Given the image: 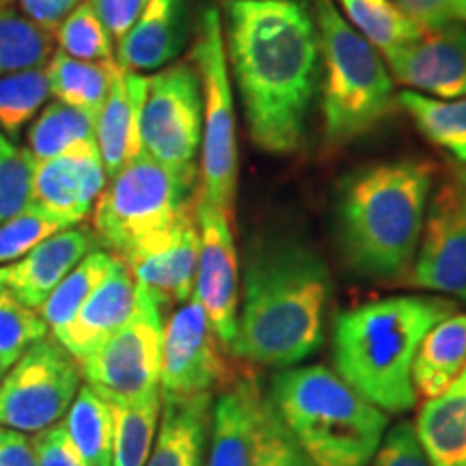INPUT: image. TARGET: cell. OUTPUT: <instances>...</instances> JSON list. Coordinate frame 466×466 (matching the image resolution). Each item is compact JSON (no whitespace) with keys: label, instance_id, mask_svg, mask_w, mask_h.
Here are the masks:
<instances>
[{"label":"cell","instance_id":"obj_18","mask_svg":"<svg viewBox=\"0 0 466 466\" xmlns=\"http://www.w3.org/2000/svg\"><path fill=\"white\" fill-rule=\"evenodd\" d=\"M96 247V236L83 227H69L39 242L25 258L0 266V288L22 305L39 311L58 283Z\"/></svg>","mask_w":466,"mask_h":466},{"label":"cell","instance_id":"obj_38","mask_svg":"<svg viewBox=\"0 0 466 466\" xmlns=\"http://www.w3.org/2000/svg\"><path fill=\"white\" fill-rule=\"evenodd\" d=\"M35 160L0 132V223L28 208L33 192Z\"/></svg>","mask_w":466,"mask_h":466},{"label":"cell","instance_id":"obj_21","mask_svg":"<svg viewBox=\"0 0 466 466\" xmlns=\"http://www.w3.org/2000/svg\"><path fill=\"white\" fill-rule=\"evenodd\" d=\"M186 44L184 0H149L130 31L116 42V66L127 72L167 67Z\"/></svg>","mask_w":466,"mask_h":466},{"label":"cell","instance_id":"obj_23","mask_svg":"<svg viewBox=\"0 0 466 466\" xmlns=\"http://www.w3.org/2000/svg\"><path fill=\"white\" fill-rule=\"evenodd\" d=\"M261 393L242 378L214 401L206 466H253V434Z\"/></svg>","mask_w":466,"mask_h":466},{"label":"cell","instance_id":"obj_45","mask_svg":"<svg viewBox=\"0 0 466 466\" xmlns=\"http://www.w3.org/2000/svg\"><path fill=\"white\" fill-rule=\"evenodd\" d=\"M0 466H39L33 442L25 432L0 425Z\"/></svg>","mask_w":466,"mask_h":466},{"label":"cell","instance_id":"obj_34","mask_svg":"<svg viewBox=\"0 0 466 466\" xmlns=\"http://www.w3.org/2000/svg\"><path fill=\"white\" fill-rule=\"evenodd\" d=\"M50 96L48 69L33 67L0 76V132L11 141L35 119Z\"/></svg>","mask_w":466,"mask_h":466},{"label":"cell","instance_id":"obj_4","mask_svg":"<svg viewBox=\"0 0 466 466\" xmlns=\"http://www.w3.org/2000/svg\"><path fill=\"white\" fill-rule=\"evenodd\" d=\"M456 311V302L441 296H393L350 309L335 324L337 374L382 412L410 410L419 346Z\"/></svg>","mask_w":466,"mask_h":466},{"label":"cell","instance_id":"obj_46","mask_svg":"<svg viewBox=\"0 0 466 466\" xmlns=\"http://www.w3.org/2000/svg\"><path fill=\"white\" fill-rule=\"evenodd\" d=\"M453 188H456L460 201H462V206L466 209V165L460 167L456 175H453Z\"/></svg>","mask_w":466,"mask_h":466},{"label":"cell","instance_id":"obj_19","mask_svg":"<svg viewBox=\"0 0 466 466\" xmlns=\"http://www.w3.org/2000/svg\"><path fill=\"white\" fill-rule=\"evenodd\" d=\"M137 296V281L124 261L115 258L102 283L93 289L72 322L55 333V339L80 363L130 319Z\"/></svg>","mask_w":466,"mask_h":466},{"label":"cell","instance_id":"obj_35","mask_svg":"<svg viewBox=\"0 0 466 466\" xmlns=\"http://www.w3.org/2000/svg\"><path fill=\"white\" fill-rule=\"evenodd\" d=\"M63 55L78 61H113V37L102 25L89 0L78 3L55 31Z\"/></svg>","mask_w":466,"mask_h":466},{"label":"cell","instance_id":"obj_11","mask_svg":"<svg viewBox=\"0 0 466 466\" xmlns=\"http://www.w3.org/2000/svg\"><path fill=\"white\" fill-rule=\"evenodd\" d=\"M203 134V96L197 67L188 63L147 78L141 113L143 154L173 171L197 175Z\"/></svg>","mask_w":466,"mask_h":466},{"label":"cell","instance_id":"obj_42","mask_svg":"<svg viewBox=\"0 0 466 466\" xmlns=\"http://www.w3.org/2000/svg\"><path fill=\"white\" fill-rule=\"evenodd\" d=\"M398 7L423 28L466 25V0H398Z\"/></svg>","mask_w":466,"mask_h":466},{"label":"cell","instance_id":"obj_36","mask_svg":"<svg viewBox=\"0 0 466 466\" xmlns=\"http://www.w3.org/2000/svg\"><path fill=\"white\" fill-rule=\"evenodd\" d=\"M50 329L39 311L22 305L0 288V374L9 370L28 348L48 337Z\"/></svg>","mask_w":466,"mask_h":466},{"label":"cell","instance_id":"obj_37","mask_svg":"<svg viewBox=\"0 0 466 466\" xmlns=\"http://www.w3.org/2000/svg\"><path fill=\"white\" fill-rule=\"evenodd\" d=\"M253 466H316L288 432L270 400L264 398L255 421Z\"/></svg>","mask_w":466,"mask_h":466},{"label":"cell","instance_id":"obj_47","mask_svg":"<svg viewBox=\"0 0 466 466\" xmlns=\"http://www.w3.org/2000/svg\"><path fill=\"white\" fill-rule=\"evenodd\" d=\"M11 0H0V7H7Z\"/></svg>","mask_w":466,"mask_h":466},{"label":"cell","instance_id":"obj_1","mask_svg":"<svg viewBox=\"0 0 466 466\" xmlns=\"http://www.w3.org/2000/svg\"><path fill=\"white\" fill-rule=\"evenodd\" d=\"M229 61L250 138L291 154L305 138L319 76V35L300 0H231Z\"/></svg>","mask_w":466,"mask_h":466},{"label":"cell","instance_id":"obj_15","mask_svg":"<svg viewBox=\"0 0 466 466\" xmlns=\"http://www.w3.org/2000/svg\"><path fill=\"white\" fill-rule=\"evenodd\" d=\"M195 201L175 218L171 227L137 244L124 258H119L127 266L134 281L151 291L162 305L186 302L195 291L197 264H199V227H197Z\"/></svg>","mask_w":466,"mask_h":466},{"label":"cell","instance_id":"obj_25","mask_svg":"<svg viewBox=\"0 0 466 466\" xmlns=\"http://www.w3.org/2000/svg\"><path fill=\"white\" fill-rule=\"evenodd\" d=\"M466 363V313L441 319L419 346L412 365V387L417 398L432 400L450 387Z\"/></svg>","mask_w":466,"mask_h":466},{"label":"cell","instance_id":"obj_14","mask_svg":"<svg viewBox=\"0 0 466 466\" xmlns=\"http://www.w3.org/2000/svg\"><path fill=\"white\" fill-rule=\"evenodd\" d=\"M408 283L466 302V209L453 184L432 199Z\"/></svg>","mask_w":466,"mask_h":466},{"label":"cell","instance_id":"obj_31","mask_svg":"<svg viewBox=\"0 0 466 466\" xmlns=\"http://www.w3.org/2000/svg\"><path fill=\"white\" fill-rule=\"evenodd\" d=\"M113 406V466H145L156 441L162 393L132 404Z\"/></svg>","mask_w":466,"mask_h":466},{"label":"cell","instance_id":"obj_5","mask_svg":"<svg viewBox=\"0 0 466 466\" xmlns=\"http://www.w3.org/2000/svg\"><path fill=\"white\" fill-rule=\"evenodd\" d=\"M268 400L316 466H370L387 430L380 408L322 365L288 367Z\"/></svg>","mask_w":466,"mask_h":466},{"label":"cell","instance_id":"obj_9","mask_svg":"<svg viewBox=\"0 0 466 466\" xmlns=\"http://www.w3.org/2000/svg\"><path fill=\"white\" fill-rule=\"evenodd\" d=\"M162 307L151 291L138 285L130 319L78 363L86 384L110 404H132L160 395Z\"/></svg>","mask_w":466,"mask_h":466},{"label":"cell","instance_id":"obj_10","mask_svg":"<svg viewBox=\"0 0 466 466\" xmlns=\"http://www.w3.org/2000/svg\"><path fill=\"white\" fill-rule=\"evenodd\" d=\"M80 365L56 339L37 341L0 380V425L42 432L61 421L80 389Z\"/></svg>","mask_w":466,"mask_h":466},{"label":"cell","instance_id":"obj_30","mask_svg":"<svg viewBox=\"0 0 466 466\" xmlns=\"http://www.w3.org/2000/svg\"><path fill=\"white\" fill-rule=\"evenodd\" d=\"M91 138H96V116L55 100L28 130V154L35 162L48 160Z\"/></svg>","mask_w":466,"mask_h":466},{"label":"cell","instance_id":"obj_7","mask_svg":"<svg viewBox=\"0 0 466 466\" xmlns=\"http://www.w3.org/2000/svg\"><path fill=\"white\" fill-rule=\"evenodd\" d=\"M197 175L173 171L147 154L110 177L93 208V236L115 258L165 231L195 201Z\"/></svg>","mask_w":466,"mask_h":466},{"label":"cell","instance_id":"obj_28","mask_svg":"<svg viewBox=\"0 0 466 466\" xmlns=\"http://www.w3.org/2000/svg\"><path fill=\"white\" fill-rule=\"evenodd\" d=\"M398 102L430 143L466 165V96L436 100L417 91H404Z\"/></svg>","mask_w":466,"mask_h":466},{"label":"cell","instance_id":"obj_40","mask_svg":"<svg viewBox=\"0 0 466 466\" xmlns=\"http://www.w3.org/2000/svg\"><path fill=\"white\" fill-rule=\"evenodd\" d=\"M370 466H432V462L419 441L415 425L401 421L384 434Z\"/></svg>","mask_w":466,"mask_h":466},{"label":"cell","instance_id":"obj_24","mask_svg":"<svg viewBox=\"0 0 466 466\" xmlns=\"http://www.w3.org/2000/svg\"><path fill=\"white\" fill-rule=\"evenodd\" d=\"M415 430L432 466H466V363L445 391L425 400Z\"/></svg>","mask_w":466,"mask_h":466},{"label":"cell","instance_id":"obj_20","mask_svg":"<svg viewBox=\"0 0 466 466\" xmlns=\"http://www.w3.org/2000/svg\"><path fill=\"white\" fill-rule=\"evenodd\" d=\"M147 78L115 67L106 102L96 119V143L110 179L143 151L141 113Z\"/></svg>","mask_w":466,"mask_h":466},{"label":"cell","instance_id":"obj_3","mask_svg":"<svg viewBox=\"0 0 466 466\" xmlns=\"http://www.w3.org/2000/svg\"><path fill=\"white\" fill-rule=\"evenodd\" d=\"M434 165L380 162L348 175L337 199L343 258L365 279H395L410 270L425 223Z\"/></svg>","mask_w":466,"mask_h":466},{"label":"cell","instance_id":"obj_26","mask_svg":"<svg viewBox=\"0 0 466 466\" xmlns=\"http://www.w3.org/2000/svg\"><path fill=\"white\" fill-rule=\"evenodd\" d=\"M115 67L116 61H78V58L56 52L46 66L50 93L58 102L85 110L97 119L104 102H106Z\"/></svg>","mask_w":466,"mask_h":466},{"label":"cell","instance_id":"obj_27","mask_svg":"<svg viewBox=\"0 0 466 466\" xmlns=\"http://www.w3.org/2000/svg\"><path fill=\"white\" fill-rule=\"evenodd\" d=\"M66 428L86 466H113V406L89 384L78 389Z\"/></svg>","mask_w":466,"mask_h":466},{"label":"cell","instance_id":"obj_16","mask_svg":"<svg viewBox=\"0 0 466 466\" xmlns=\"http://www.w3.org/2000/svg\"><path fill=\"white\" fill-rule=\"evenodd\" d=\"M106 186V171L96 138L35 162L31 203L74 227L89 217Z\"/></svg>","mask_w":466,"mask_h":466},{"label":"cell","instance_id":"obj_8","mask_svg":"<svg viewBox=\"0 0 466 466\" xmlns=\"http://www.w3.org/2000/svg\"><path fill=\"white\" fill-rule=\"evenodd\" d=\"M192 58L199 72L203 96L199 195L231 217L238 186L236 121H233L223 26L214 7L203 11Z\"/></svg>","mask_w":466,"mask_h":466},{"label":"cell","instance_id":"obj_32","mask_svg":"<svg viewBox=\"0 0 466 466\" xmlns=\"http://www.w3.org/2000/svg\"><path fill=\"white\" fill-rule=\"evenodd\" d=\"M115 255L108 250L93 248L89 255L80 259V264L74 268L69 275L56 285L55 291L48 296V300L39 307V316L48 324L52 335L58 333L61 329L72 322L85 300L93 294V289L102 283L106 277L110 264H113Z\"/></svg>","mask_w":466,"mask_h":466},{"label":"cell","instance_id":"obj_22","mask_svg":"<svg viewBox=\"0 0 466 466\" xmlns=\"http://www.w3.org/2000/svg\"><path fill=\"white\" fill-rule=\"evenodd\" d=\"M212 408V393L162 395L160 428L145 466H206Z\"/></svg>","mask_w":466,"mask_h":466},{"label":"cell","instance_id":"obj_6","mask_svg":"<svg viewBox=\"0 0 466 466\" xmlns=\"http://www.w3.org/2000/svg\"><path fill=\"white\" fill-rule=\"evenodd\" d=\"M316 17L324 137L333 145L357 141L393 110V80L378 50L343 20L333 0H316Z\"/></svg>","mask_w":466,"mask_h":466},{"label":"cell","instance_id":"obj_33","mask_svg":"<svg viewBox=\"0 0 466 466\" xmlns=\"http://www.w3.org/2000/svg\"><path fill=\"white\" fill-rule=\"evenodd\" d=\"M52 35L14 7H0V76L46 67L55 55Z\"/></svg>","mask_w":466,"mask_h":466},{"label":"cell","instance_id":"obj_13","mask_svg":"<svg viewBox=\"0 0 466 466\" xmlns=\"http://www.w3.org/2000/svg\"><path fill=\"white\" fill-rule=\"evenodd\" d=\"M197 227H199V264L195 291L206 309L220 346L231 350L238 330V255L229 217L197 192Z\"/></svg>","mask_w":466,"mask_h":466},{"label":"cell","instance_id":"obj_39","mask_svg":"<svg viewBox=\"0 0 466 466\" xmlns=\"http://www.w3.org/2000/svg\"><path fill=\"white\" fill-rule=\"evenodd\" d=\"M63 229H69V227L28 203V208L20 214L0 223V266L25 258L39 242L48 240L50 236Z\"/></svg>","mask_w":466,"mask_h":466},{"label":"cell","instance_id":"obj_29","mask_svg":"<svg viewBox=\"0 0 466 466\" xmlns=\"http://www.w3.org/2000/svg\"><path fill=\"white\" fill-rule=\"evenodd\" d=\"M341 5L354 28L384 56L404 48L423 31L391 0H341Z\"/></svg>","mask_w":466,"mask_h":466},{"label":"cell","instance_id":"obj_17","mask_svg":"<svg viewBox=\"0 0 466 466\" xmlns=\"http://www.w3.org/2000/svg\"><path fill=\"white\" fill-rule=\"evenodd\" d=\"M395 78L436 100L466 96V25L423 28L417 39L387 56Z\"/></svg>","mask_w":466,"mask_h":466},{"label":"cell","instance_id":"obj_43","mask_svg":"<svg viewBox=\"0 0 466 466\" xmlns=\"http://www.w3.org/2000/svg\"><path fill=\"white\" fill-rule=\"evenodd\" d=\"M147 3L149 0H89L96 15L100 17L110 37H115L116 42L130 31Z\"/></svg>","mask_w":466,"mask_h":466},{"label":"cell","instance_id":"obj_12","mask_svg":"<svg viewBox=\"0 0 466 466\" xmlns=\"http://www.w3.org/2000/svg\"><path fill=\"white\" fill-rule=\"evenodd\" d=\"M223 350L206 309L192 294L165 324L160 393L171 398L212 393L225 378Z\"/></svg>","mask_w":466,"mask_h":466},{"label":"cell","instance_id":"obj_41","mask_svg":"<svg viewBox=\"0 0 466 466\" xmlns=\"http://www.w3.org/2000/svg\"><path fill=\"white\" fill-rule=\"evenodd\" d=\"M31 442L39 466H86L69 439L66 421H58L37 432Z\"/></svg>","mask_w":466,"mask_h":466},{"label":"cell","instance_id":"obj_2","mask_svg":"<svg viewBox=\"0 0 466 466\" xmlns=\"http://www.w3.org/2000/svg\"><path fill=\"white\" fill-rule=\"evenodd\" d=\"M330 277L322 258L299 240L264 244L247 266L231 352L250 363L294 367L324 339Z\"/></svg>","mask_w":466,"mask_h":466},{"label":"cell","instance_id":"obj_44","mask_svg":"<svg viewBox=\"0 0 466 466\" xmlns=\"http://www.w3.org/2000/svg\"><path fill=\"white\" fill-rule=\"evenodd\" d=\"M17 3H20L22 15L42 26L44 31L55 33L69 15V11L78 5V0H17Z\"/></svg>","mask_w":466,"mask_h":466}]
</instances>
